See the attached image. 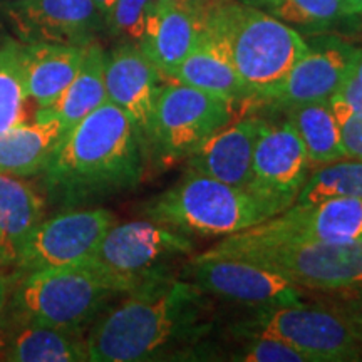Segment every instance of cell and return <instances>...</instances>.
<instances>
[{
  "instance_id": "1",
  "label": "cell",
  "mask_w": 362,
  "mask_h": 362,
  "mask_svg": "<svg viewBox=\"0 0 362 362\" xmlns=\"http://www.w3.org/2000/svg\"><path fill=\"white\" fill-rule=\"evenodd\" d=\"M216 320L214 297L175 274L104 310L86 336L88 361L141 362L194 354Z\"/></svg>"
},
{
  "instance_id": "2",
  "label": "cell",
  "mask_w": 362,
  "mask_h": 362,
  "mask_svg": "<svg viewBox=\"0 0 362 362\" xmlns=\"http://www.w3.org/2000/svg\"><path fill=\"white\" fill-rule=\"evenodd\" d=\"M146 163L128 115L106 101L62 138L42 171L44 188L56 205H90L134 189Z\"/></svg>"
},
{
  "instance_id": "3",
  "label": "cell",
  "mask_w": 362,
  "mask_h": 362,
  "mask_svg": "<svg viewBox=\"0 0 362 362\" xmlns=\"http://www.w3.org/2000/svg\"><path fill=\"white\" fill-rule=\"evenodd\" d=\"M205 29L223 42L248 98L264 101L309 52L293 27L245 2H214Z\"/></svg>"
},
{
  "instance_id": "4",
  "label": "cell",
  "mask_w": 362,
  "mask_h": 362,
  "mask_svg": "<svg viewBox=\"0 0 362 362\" xmlns=\"http://www.w3.org/2000/svg\"><path fill=\"white\" fill-rule=\"evenodd\" d=\"M117 296H124L119 285L89 260L34 270L12 285L6 327L42 325L83 332Z\"/></svg>"
},
{
  "instance_id": "5",
  "label": "cell",
  "mask_w": 362,
  "mask_h": 362,
  "mask_svg": "<svg viewBox=\"0 0 362 362\" xmlns=\"http://www.w3.org/2000/svg\"><path fill=\"white\" fill-rule=\"evenodd\" d=\"M143 214L185 235L202 237H226L274 216L247 189L192 171L144 203Z\"/></svg>"
},
{
  "instance_id": "6",
  "label": "cell",
  "mask_w": 362,
  "mask_h": 362,
  "mask_svg": "<svg viewBox=\"0 0 362 362\" xmlns=\"http://www.w3.org/2000/svg\"><path fill=\"white\" fill-rule=\"evenodd\" d=\"M205 259H237L279 272L298 287L334 292L362 285V238L277 245H221L200 253Z\"/></svg>"
},
{
  "instance_id": "7",
  "label": "cell",
  "mask_w": 362,
  "mask_h": 362,
  "mask_svg": "<svg viewBox=\"0 0 362 362\" xmlns=\"http://www.w3.org/2000/svg\"><path fill=\"white\" fill-rule=\"evenodd\" d=\"M193 252L194 243L188 235L158 221L139 220L112 225L88 260L110 275L126 296L171 275L175 262Z\"/></svg>"
},
{
  "instance_id": "8",
  "label": "cell",
  "mask_w": 362,
  "mask_h": 362,
  "mask_svg": "<svg viewBox=\"0 0 362 362\" xmlns=\"http://www.w3.org/2000/svg\"><path fill=\"white\" fill-rule=\"evenodd\" d=\"M233 101L175 83L161 86L158 94L148 163L171 166L187 160L205 139L232 123Z\"/></svg>"
},
{
  "instance_id": "9",
  "label": "cell",
  "mask_w": 362,
  "mask_h": 362,
  "mask_svg": "<svg viewBox=\"0 0 362 362\" xmlns=\"http://www.w3.org/2000/svg\"><path fill=\"white\" fill-rule=\"evenodd\" d=\"M240 330L248 336L277 337L304 354L307 362L362 359V342L336 312L319 302L259 309Z\"/></svg>"
},
{
  "instance_id": "10",
  "label": "cell",
  "mask_w": 362,
  "mask_h": 362,
  "mask_svg": "<svg viewBox=\"0 0 362 362\" xmlns=\"http://www.w3.org/2000/svg\"><path fill=\"white\" fill-rule=\"evenodd\" d=\"M362 238V198L336 197L315 205H292L282 214L238 233L221 245H277Z\"/></svg>"
},
{
  "instance_id": "11",
  "label": "cell",
  "mask_w": 362,
  "mask_h": 362,
  "mask_svg": "<svg viewBox=\"0 0 362 362\" xmlns=\"http://www.w3.org/2000/svg\"><path fill=\"white\" fill-rule=\"evenodd\" d=\"M180 277L206 296L253 309L300 304L304 297V288L279 272L237 259L197 255L183 267Z\"/></svg>"
},
{
  "instance_id": "12",
  "label": "cell",
  "mask_w": 362,
  "mask_h": 362,
  "mask_svg": "<svg viewBox=\"0 0 362 362\" xmlns=\"http://www.w3.org/2000/svg\"><path fill=\"white\" fill-rule=\"evenodd\" d=\"M309 175V156L291 121L267 123L253 151L248 193L275 216L296 203Z\"/></svg>"
},
{
  "instance_id": "13",
  "label": "cell",
  "mask_w": 362,
  "mask_h": 362,
  "mask_svg": "<svg viewBox=\"0 0 362 362\" xmlns=\"http://www.w3.org/2000/svg\"><path fill=\"white\" fill-rule=\"evenodd\" d=\"M115 223V214L104 208L67 210L40 221L17 253V269L24 275L88 260Z\"/></svg>"
},
{
  "instance_id": "14",
  "label": "cell",
  "mask_w": 362,
  "mask_h": 362,
  "mask_svg": "<svg viewBox=\"0 0 362 362\" xmlns=\"http://www.w3.org/2000/svg\"><path fill=\"white\" fill-rule=\"evenodd\" d=\"M361 49L336 37H325L310 49L288 72L277 89L264 99L277 110L312 103H329L351 74Z\"/></svg>"
},
{
  "instance_id": "15",
  "label": "cell",
  "mask_w": 362,
  "mask_h": 362,
  "mask_svg": "<svg viewBox=\"0 0 362 362\" xmlns=\"http://www.w3.org/2000/svg\"><path fill=\"white\" fill-rule=\"evenodd\" d=\"M160 78L156 67L134 42H124L106 54L104 84L107 101L128 115L138 131L146 161L156 99L161 90Z\"/></svg>"
},
{
  "instance_id": "16",
  "label": "cell",
  "mask_w": 362,
  "mask_h": 362,
  "mask_svg": "<svg viewBox=\"0 0 362 362\" xmlns=\"http://www.w3.org/2000/svg\"><path fill=\"white\" fill-rule=\"evenodd\" d=\"M94 0H19L8 11L25 44L86 45L99 22Z\"/></svg>"
},
{
  "instance_id": "17",
  "label": "cell",
  "mask_w": 362,
  "mask_h": 362,
  "mask_svg": "<svg viewBox=\"0 0 362 362\" xmlns=\"http://www.w3.org/2000/svg\"><path fill=\"white\" fill-rule=\"evenodd\" d=\"M265 124L267 121L259 116H248L226 124L187 158V171L210 176L248 192L253 151Z\"/></svg>"
},
{
  "instance_id": "18",
  "label": "cell",
  "mask_w": 362,
  "mask_h": 362,
  "mask_svg": "<svg viewBox=\"0 0 362 362\" xmlns=\"http://www.w3.org/2000/svg\"><path fill=\"white\" fill-rule=\"evenodd\" d=\"M203 29V13L155 0L138 47L161 76L171 79L181 62L200 42Z\"/></svg>"
},
{
  "instance_id": "19",
  "label": "cell",
  "mask_w": 362,
  "mask_h": 362,
  "mask_svg": "<svg viewBox=\"0 0 362 362\" xmlns=\"http://www.w3.org/2000/svg\"><path fill=\"white\" fill-rule=\"evenodd\" d=\"M64 138L61 121L39 110L33 123L0 133V173L33 176L44 171Z\"/></svg>"
},
{
  "instance_id": "20",
  "label": "cell",
  "mask_w": 362,
  "mask_h": 362,
  "mask_svg": "<svg viewBox=\"0 0 362 362\" xmlns=\"http://www.w3.org/2000/svg\"><path fill=\"white\" fill-rule=\"evenodd\" d=\"M86 45L33 42L22 44V59L29 96L47 107L61 96L78 74Z\"/></svg>"
},
{
  "instance_id": "21",
  "label": "cell",
  "mask_w": 362,
  "mask_h": 362,
  "mask_svg": "<svg viewBox=\"0 0 362 362\" xmlns=\"http://www.w3.org/2000/svg\"><path fill=\"white\" fill-rule=\"evenodd\" d=\"M4 330L0 356L13 362H79L88 361L86 337L81 330L42 325H13Z\"/></svg>"
},
{
  "instance_id": "22",
  "label": "cell",
  "mask_w": 362,
  "mask_h": 362,
  "mask_svg": "<svg viewBox=\"0 0 362 362\" xmlns=\"http://www.w3.org/2000/svg\"><path fill=\"white\" fill-rule=\"evenodd\" d=\"M171 79L233 103L248 98L245 86L240 81L223 42L206 29H203L200 42L181 62Z\"/></svg>"
},
{
  "instance_id": "23",
  "label": "cell",
  "mask_w": 362,
  "mask_h": 362,
  "mask_svg": "<svg viewBox=\"0 0 362 362\" xmlns=\"http://www.w3.org/2000/svg\"><path fill=\"white\" fill-rule=\"evenodd\" d=\"M104 69H106V54L101 45L94 42L86 44L83 62L76 78L51 106L40 107L49 116L61 121L64 136L86 116L107 101Z\"/></svg>"
},
{
  "instance_id": "24",
  "label": "cell",
  "mask_w": 362,
  "mask_h": 362,
  "mask_svg": "<svg viewBox=\"0 0 362 362\" xmlns=\"http://www.w3.org/2000/svg\"><path fill=\"white\" fill-rule=\"evenodd\" d=\"M44 203L29 185L0 173V255L16 262L22 243L42 221Z\"/></svg>"
},
{
  "instance_id": "25",
  "label": "cell",
  "mask_w": 362,
  "mask_h": 362,
  "mask_svg": "<svg viewBox=\"0 0 362 362\" xmlns=\"http://www.w3.org/2000/svg\"><path fill=\"white\" fill-rule=\"evenodd\" d=\"M304 143L310 165L322 166L346 160L341 129L329 103H312L285 111Z\"/></svg>"
},
{
  "instance_id": "26",
  "label": "cell",
  "mask_w": 362,
  "mask_h": 362,
  "mask_svg": "<svg viewBox=\"0 0 362 362\" xmlns=\"http://www.w3.org/2000/svg\"><path fill=\"white\" fill-rule=\"evenodd\" d=\"M29 99L22 44L4 39L0 42V133L25 123Z\"/></svg>"
},
{
  "instance_id": "27",
  "label": "cell",
  "mask_w": 362,
  "mask_h": 362,
  "mask_svg": "<svg viewBox=\"0 0 362 362\" xmlns=\"http://www.w3.org/2000/svg\"><path fill=\"white\" fill-rule=\"evenodd\" d=\"M336 197L362 198V160H346L319 166L309 175L293 205H315Z\"/></svg>"
},
{
  "instance_id": "28",
  "label": "cell",
  "mask_w": 362,
  "mask_h": 362,
  "mask_svg": "<svg viewBox=\"0 0 362 362\" xmlns=\"http://www.w3.org/2000/svg\"><path fill=\"white\" fill-rule=\"evenodd\" d=\"M270 11L285 24L309 30H325L354 16L347 0H279Z\"/></svg>"
},
{
  "instance_id": "29",
  "label": "cell",
  "mask_w": 362,
  "mask_h": 362,
  "mask_svg": "<svg viewBox=\"0 0 362 362\" xmlns=\"http://www.w3.org/2000/svg\"><path fill=\"white\" fill-rule=\"evenodd\" d=\"M155 0H116L110 8L111 30L126 42H139Z\"/></svg>"
},
{
  "instance_id": "30",
  "label": "cell",
  "mask_w": 362,
  "mask_h": 362,
  "mask_svg": "<svg viewBox=\"0 0 362 362\" xmlns=\"http://www.w3.org/2000/svg\"><path fill=\"white\" fill-rule=\"evenodd\" d=\"M230 359L242 362H307L304 354L272 336H250V341L240 351L232 352Z\"/></svg>"
},
{
  "instance_id": "31",
  "label": "cell",
  "mask_w": 362,
  "mask_h": 362,
  "mask_svg": "<svg viewBox=\"0 0 362 362\" xmlns=\"http://www.w3.org/2000/svg\"><path fill=\"white\" fill-rule=\"evenodd\" d=\"M317 302L336 312L362 342V285L342 288V291L322 292V297L317 298Z\"/></svg>"
},
{
  "instance_id": "32",
  "label": "cell",
  "mask_w": 362,
  "mask_h": 362,
  "mask_svg": "<svg viewBox=\"0 0 362 362\" xmlns=\"http://www.w3.org/2000/svg\"><path fill=\"white\" fill-rule=\"evenodd\" d=\"M329 106L336 116L339 129H341L342 146L346 149L347 158L362 160V116L356 115L337 96L330 98Z\"/></svg>"
},
{
  "instance_id": "33",
  "label": "cell",
  "mask_w": 362,
  "mask_h": 362,
  "mask_svg": "<svg viewBox=\"0 0 362 362\" xmlns=\"http://www.w3.org/2000/svg\"><path fill=\"white\" fill-rule=\"evenodd\" d=\"M334 96L342 99L347 106L351 107L356 115L362 116V84L357 83V81L349 74L344 81L341 88Z\"/></svg>"
},
{
  "instance_id": "34",
  "label": "cell",
  "mask_w": 362,
  "mask_h": 362,
  "mask_svg": "<svg viewBox=\"0 0 362 362\" xmlns=\"http://www.w3.org/2000/svg\"><path fill=\"white\" fill-rule=\"evenodd\" d=\"M12 291V280L8 277L0 275V341H2L4 329L7 322V309H8V298H11Z\"/></svg>"
},
{
  "instance_id": "35",
  "label": "cell",
  "mask_w": 362,
  "mask_h": 362,
  "mask_svg": "<svg viewBox=\"0 0 362 362\" xmlns=\"http://www.w3.org/2000/svg\"><path fill=\"white\" fill-rule=\"evenodd\" d=\"M163 2L173 4V6L188 8V11L203 13V16H205L208 8L214 6L215 0H163Z\"/></svg>"
},
{
  "instance_id": "36",
  "label": "cell",
  "mask_w": 362,
  "mask_h": 362,
  "mask_svg": "<svg viewBox=\"0 0 362 362\" xmlns=\"http://www.w3.org/2000/svg\"><path fill=\"white\" fill-rule=\"evenodd\" d=\"M351 76L357 81V83L362 84V51H361V54H359V57L356 59L354 66H352Z\"/></svg>"
},
{
  "instance_id": "37",
  "label": "cell",
  "mask_w": 362,
  "mask_h": 362,
  "mask_svg": "<svg viewBox=\"0 0 362 362\" xmlns=\"http://www.w3.org/2000/svg\"><path fill=\"white\" fill-rule=\"evenodd\" d=\"M115 2L116 0H94V4H96L101 12H110V8L112 7V4Z\"/></svg>"
},
{
  "instance_id": "38",
  "label": "cell",
  "mask_w": 362,
  "mask_h": 362,
  "mask_svg": "<svg viewBox=\"0 0 362 362\" xmlns=\"http://www.w3.org/2000/svg\"><path fill=\"white\" fill-rule=\"evenodd\" d=\"M352 13H362V0H347Z\"/></svg>"
},
{
  "instance_id": "39",
  "label": "cell",
  "mask_w": 362,
  "mask_h": 362,
  "mask_svg": "<svg viewBox=\"0 0 362 362\" xmlns=\"http://www.w3.org/2000/svg\"><path fill=\"white\" fill-rule=\"evenodd\" d=\"M243 2L250 4V6H252V4H262V6H267L269 8H272L275 6V4L279 2V0H243Z\"/></svg>"
},
{
  "instance_id": "40",
  "label": "cell",
  "mask_w": 362,
  "mask_h": 362,
  "mask_svg": "<svg viewBox=\"0 0 362 362\" xmlns=\"http://www.w3.org/2000/svg\"><path fill=\"white\" fill-rule=\"evenodd\" d=\"M0 30H2V24H0Z\"/></svg>"
}]
</instances>
